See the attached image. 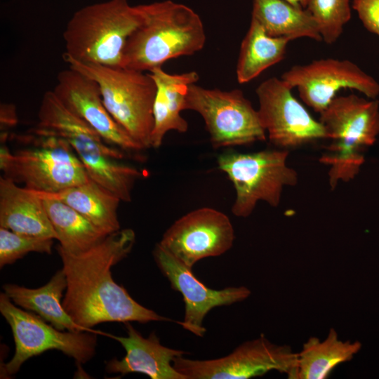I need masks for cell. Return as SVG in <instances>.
<instances>
[{
  "instance_id": "4fadbf2b",
  "label": "cell",
  "mask_w": 379,
  "mask_h": 379,
  "mask_svg": "<svg viewBox=\"0 0 379 379\" xmlns=\"http://www.w3.org/2000/svg\"><path fill=\"white\" fill-rule=\"evenodd\" d=\"M281 79L296 88L301 100L319 114L340 89H354L371 99L379 95V84L349 60L322 58L295 65Z\"/></svg>"
},
{
  "instance_id": "ba28073f",
  "label": "cell",
  "mask_w": 379,
  "mask_h": 379,
  "mask_svg": "<svg viewBox=\"0 0 379 379\" xmlns=\"http://www.w3.org/2000/svg\"><path fill=\"white\" fill-rule=\"evenodd\" d=\"M286 149H267L253 153L225 152L217 159L236 190L232 213L246 218L259 201L277 207L286 186L296 185L297 172L286 164Z\"/></svg>"
},
{
  "instance_id": "8992f818",
  "label": "cell",
  "mask_w": 379,
  "mask_h": 379,
  "mask_svg": "<svg viewBox=\"0 0 379 379\" xmlns=\"http://www.w3.org/2000/svg\"><path fill=\"white\" fill-rule=\"evenodd\" d=\"M69 67L94 79L107 111L144 149L151 147L157 85L149 73L64 60Z\"/></svg>"
},
{
  "instance_id": "7c38bea8",
  "label": "cell",
  "mask_w": 379,
  "mask_h": 379,
  "mask_svg": "<svg viewBox=\"0 0 379 379\" xmlns=\"http://www.w3.org/2000/svg\"><path fill=\"white\" fill-rule=\"evenodd\" d=\"M283 79L271 77L257 87L261 124L270 142L281 149L327 140L324 128L293 96Z\"/></svg>"
},
{
  "instance_id": "4316f807",
  "label": "cell",
  "mask_w": 379,
  "mask_h": 379,
  "mask_svg": "<svg viewBox=\"0 0 379 379\" xmlns=\"http://www.w3.org/2000/svg\"><path fill=\"white\" fill-rule=\"evenodd\" d=\"M53 239L25 235L0 227V267L31 252L51 254Z\"/></svg>"
},
{
  "instance_id": "ffe728a7",
  "label": "cell",
  "mask_w": 379,
  "mask_h": 379,
  "mask_svg": "<svg viewBox=\"0 0 379 379\" xmlns=\"http://www.w3.org/2000/svg\"><path fill=\"white\" fill-rule=\"evenodd\" d=\"M31 191L41 199L68 205L107 235L121 230L117 215L121 199L91 178L83 184L55 192Z\"/></svg>"
},
{
  "instance_id": "52a82bcc",
  "label": "cell",
  "mask_w": 379,
  "mask_h": 379,
  "mask_svg": "<svg viewBox=\"0 0 379 379\" xmlns=\"http://www.w3.org/2000/svg\"><path fill=\"white\" fill-rule=\"evenodd\" d=\"M29 135L34 142L33 146L14 153L1 144L0 169L4 177L23 183L26 189L44 192H58L89 180L84 164L66 140Z\"/></svg>"
},
{
  "instance_id": "2e32d148",
  "label": "cell",
  "mask_w": 379,
  "mask_h": 379,
  "mask_svg": "<svg viewBox=\"0 0 379 379\" xmlns=\"http://www.w3.org/2000/svg\"><path fill=\"white\" fill-rule=\"evenodd\" d=\"M53 91L68 111L93 128L108 145L127 152L144 150L110 115L94 79L69 67L58 73Z\"/></svg>"
},
{
  "instance_id": "9a60e30c",
  "label": "cell",
  "mask_w": 379,
  "mask_h": 379,
  "mask_svg": "<svg viewBox=\"0 0 379 379\" xmlns=\"http://www.w3.org/2000/svg\"><path fill=\"white\" fill-rule=\"evenodd\" d=\"M153 255L171 288L182 295L184 318L177 323L198 337H203L206 331L203 321L209 311L215 307L243 301L251 295V291L244 286H230L220 290L208 288L195 277L192 268L176 260L159 243L153 251Z\"/></svg>"
},
{
  "instance_id": "5bb4252c",
  "label": "cell",
  "mask_w": 379,
  "mask_h": 379,
  "mask_svg": "<svg viewBox=\"0 0 379 379\" xmlns=\"http://www.w3.org/2000/svg\"><path fill=\"white\" fill-rule=\"evenodd\" d=\"M234 237L232 222L224 213L202 207L175 220L159 244L176 260L192 268L204 258L229 251Z\"/></svg>"
},
{
  "instance_id": "7a4b0ae2",
  "label": "cell",
  "mask_w": 379,
  "mask_h": 379,
  "mask_svg": "<svg viewBox=\"0 0 379 379\" xmlns=\"http://www.w3.org/2000/svg\"><path fill=\"white\" fill-rule=\"evenodd\" d=\"M29 133L66 140L91 179L121 201H131L133 187L142 172L121 163L120 160L126 158L124 151L106 143L93 128L68 111L53 91L44 94L38 123Z\"/></svg>"
},
{
  "instance_id": "7402d4cb",
  "label": "cell",
  "mask_w": 379,
  "mask_h": 379,
  "mask_svg": "<svg viewBox=\"0 0 379 379\" xmlns=\"http://www.w3.org/2000/svg\"><path fill=\"white\" fill-rule=\"evenodd\" d=\"M361 348L359 341L340 340L333 328L323 340L312 336L297 353L296 365L288 378L326 379L336 366L352 359Z\"/></svg>"
},
{
  "instance_id": "484cf974",
  "label": "cell",
  "mask_w": 379,
  "mask_h": 379,
  "mask_svg": "<svg viewBox=\"0 0 379 379\" xmlns=\"http://www.w3.org/2000/svg\"><path fill=\"white\" fill-rule=\"evenodd\" d=\"M305 8L317 22L327 44L337 41L351 18L350 0H306Z\"/></svg>"
},
{
  "instance_id": "d4e9b609",
  "label": "cell",
  "mask_w": 379,
  "mask_h": 379,
  "mask_svg": "<svg viewBox=\"0 0 379 379\" xmlns=\"http://www.w3.org/2000/svg\"><path fill=\"white\" fill-rule=\"evenodd\" d=\"M41 199L55 232L56 239L64 250L79 253L90 249L107 236L68 205L55 199Z\"/></svg>"
},
{
  "instance_id": "8fae6325",
  "label": "cell",
  "mask_w": 379,
  "mask_h": 379,
  "mask_svg": "<svg viewBox=\"0 0 379 379\" xmlns=\"http://www.w3.org/2000/svg\"><path fill=\"white\" fill-rule=\"evenodd\" d=\"M296 361L297 353L289 345L273 343L261 334L222 357L198 360L181 356L173 365L186 379H248L272 371L288 378Z\"/></svg>"
},
{
  "instance_id": "6da1fadb",
  "label": "cell",
  "mask_w": 379,
  "mask_h": 379,
  "mask_svg": "<svg viewBox=\"0 0 379 379\" xmlns=\"http://www.w3.org/2000/svg\"><path fill=\"white\" fill-rule=\"evenodd\" d=\"M135 241L134 231L123 229L79 253L57 246L67 282L62 306L77 324L97 332L91 328L105 322L174 321L141 305L112 278L111 268L128 256Z\"/></svg>"
},
{
  "instance_id": "277c9868",
  "label": "cell",
  "mask_w": 379,
  "mask_h": 379,
  "mask_svg": "<svg viewBox=\"0 0 379 379\" xmlns=\"http://www.w3.org/2000/svg\"><path fill=\"white\" fill-rule=\"evenodd\" d=\"M140 5L109 0L74 13L63 32L64 60L122 67L123 52L131 34L142 23Z\"/></svg>"
},
{
  "instance_id": "3957f363",
  "label": "cell",
  "mask_w": 379,
  "mask_h": 379,
  "mask_svg": "<svg viewBox=\"0 0 379 379\" xmlns=\"http://www.w3.org/2000/svg\"><path fill=\"white\" fill-rule=\"evenodd\" d=\"M140 7L144 20L126 41L122 67L150 72L169 60L193 55L204 48V27L191 8L171 0Z\"/></svg>"
},
{
  "instance_id": "d6986e66",
  "label": "cell",
  "mask_w": 379,
  "mask_h": 379,
  "mask_svg": "<svg viewBox=\"0 0 379 379\" xmlns=\"http://www.w3.org/2000/svg\"><path fill=\"white\" fill-rule=\"evenodd\" d=\"M149 73L157 85L151 147L159 148L168 131L187 132L188 123L180 112L184 110L189 86L197 82L199 75L195 71L169 74L162 67L155 68Z\"/></svg>"
},
{
  "instance_id": "5b68a950",
  "label": "cell",
  "mask_w": 379,
  "mask_h": 379,
  "mask_svg": "<svg viewBox=\"0 0 379 379\" xmlns=\"http://www.w3.org/2000/svg\"><path fill=\"white\" fill-rule=\"evenodd\" d=\"M330 140L319 161L329 167V185L349 182L364 162L363 152L379 134V102L355 94L335 97L320 114Z\"/></svg>"
},
{
  "instance_id": "603a6c76",
  "label": "cell",
  "mask_w": 379,
  "mask_h": 379,
  "mask_svg": "<svg viewBox=\"0 0 379 379\" xmlns=\"http://www.w3.org/2000/svg\"><path fill=\"white\" fill-rule=\"evenodd\" d=\"M251 18L272 36L322 41L318 24L310 13L285 0H253Z\"/></svg>"
},
{
  "instance_id": "f1b7e54d",
  "label": "cell",
  "mask_w": 379,
  "mask_h": 379,
  "mask_svg": "<svg viewBox=\"0 0 379 379\" xmlns=\"http://www.w3.org/2000/svg\"><path fill=\"white\" fill-rule=\"evenodd\" d=\"M18 121L15 107L13 105H1V126H12Z\"/></svg>"
},
{
  "instance_id": "e0dca14e",
  "label": "cell",
  "mask_w": 379,
  "mask_h": 379,
  "mask_svg": "<svg viewBox=\"0 0 379 379\" xmlns=\"http://www.w3.org/2000/svg\"><path fill=\"white\" fill-rule=\"evenodd\" d=\"M126 336L107 334L118 341L126 351L119 359H112L106 363L110 373L124 376L131 373L145 374L151 379H186L173 367V360L187 352L164 346L155 332L143 337L130 322L125 323Z\"/></svg>"
},
{
  "instance_id": "30bf717a",
  "label": "cell",
  "mask_w": 379,
  "mask_h": 379,
  "mask_svg": "<svg viewBox=\"0 0 379 379\" xmlns=\"http://www.w3.org/2000/svg\"><path fill=\"white\" fill-rule=\"evenodd\" d=\"M0 312L15 343L14 355L4 366L8 375L16 373L27 359L48 350L60 351L79 364L90 361L95 353L96 332L60 331L35 313L17 307L4 293L0 294Z\"/></svg>"
},
{
  "instance_id": "83f0119b",
  "label": "cell",
  "mask_w": 379,
  "mask_h": 379,
  "mask_svg": "<svg viewBox=\"0 0 379 379\" xmlns=\"http://www.w3.org/2000/svg\"><path fill=\"white\" fill-rule=\"evenodd\" d=\"M352 7L366 29L379 36V0H353Z\"/></svg>"
},
{
  "instance_id": "ac0fdd59",
  "label": "cell",
  "mask_w": 379,
  "mask_h": 379,
  "mask_svg": "<svg viewBox=\"0 0 379 379\" xmlns=\"http://www.w3.org/2000/svg\"><path fill=\"white\" fill-rule=\"evenodd\" d=\"M0 227L25 235L57 237L43 200L4 176L0 178Z\"/></svg>"
},
{
  "instance_id": "9c48e42d",
  "label": "cell",
  "mask_w": 379,
  "mask_h": 379,
  "mask_svg": "<svg viewBox=\"0 0 379 379\" xmlns=\"http://www.w3.org/2000/svg\"><path fill=\"white\" fill-rule=\"evenodd\" d=\"M203 118L213 148L230 147L264 141L266 132L251 102L242 91H222L191 84L184 110Z\"/></svg>"
},
{
  "instance_id": "cb8c5ba5",
  "label": "cell",
  "mask_w": 379,
  "mask_h": 379,
  "mask_svg": "<svg viewBox=\"0 0 379 379\" xmlns=\"http://www.w3.org/2000/svg\"><path fill=\"white\" fill-rule=\"evenodd\" d=\"M291 41L288 38L268 35L258 22L251 18L239 53L236 69L238 82L248 83L281 62Z\"/></svg>"
},
{
  "instance_id": "44dd1931",
  "label": "cell",
  "mask_w": 379,
  "mask_h": 379,
  "mask_svg": "<svg viewBox=\"0 0 379 379\" xmlns=\"http://www.w3.org/2000/svg\"><path fill=\"white\" fill-rule=\"evenodd\" d=\"M67 284L66 276L61 269L39 288H28L7 284L2 288L15 305L35 313L60 331L93 332L77 324L64 309L62 298Z\"/></svg>"
},
{
  "instance_id": "f546056e",
  "label": "cell",
  "mask_w": 379,
  "mask_h": 379,
  "mask_svg": "<svg viewBox=\"0 0 379 379\" xmlns=\"http://www.w3.org/2000/svg\"><path fill=\"white\" fill-rule=\"evenodd\" d=\"M292 4L293 6L300 8H305V4H306V0H285Z\"/></svg>"
}]
</instances>
